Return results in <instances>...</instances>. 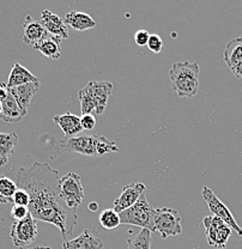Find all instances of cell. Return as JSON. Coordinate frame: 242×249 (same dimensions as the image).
<instances>
[{
  "mask_svg": "<svg viewBox=\"0 0 242 249\" xmlns=\"http://www.w3.org/2000/svg\"><path fill=\"white\" fill-rule=\"evenodd\" d=\"M60 176L48 163L36 162L28 168H20L16 185L30 196L29 213L35 220L49 223L58 228L64 242L74 232L78 223L77 210L70 209L60 196Z\"/></svg>",
  "mask_w": 242,
  "mask_h": 249,
  "instance_id": "6da1fadb",
  "label": "cell"
},
{
  "mask_svg": "<svg viewBox=\"0 0 242 249\" xmlns=\"http://www.w3.org/2000/svg\"><path fill=\"white\" fill-rule=\"evenodd\" d=\"M60 150L71 154H79L90 157H101L112 152H119L115 142L109 140L102 134L91 136H76L71 138H64L58 144Z\"/></svg>",
  "mask_w": 242,
  "mask_h": 249,
  "instance_id": "7a4b0ae2",
  "label": "cell"
},
{
  "mask_svg": "<svg viewBox=\"0 0 242 249\" xmlns=\"http://www.w3.org/2000/svg\"><path fill=\"white\" fill-rule=\"evenodd\" d=\"M173 90L179 97H193L199 89V65L197 62L179 61L168 73Z\"/></svg>",
  "mask_w": 242,
  "mask_h": 249,
  "instance_id": "3957f363",
  "label": "cell"
},
{
  "mask_svg": "<svg viewBox=\"0 0 242 249\" xmlns=\"http://www.w3.org/2000/svg\"><path fill=\"white\" fill-rule=\"evenodd\" d=\"M121 224L136 225L155 232V209L149 204L145 193L138 199L133 206L119 213Z\"/></svg>",
  "mask_w": 242,
  "mask_h": 249,
  "instance_id": "277c9868",
  "label": "cell"
},
{
  "mask_svg": "<svg viewBox=\"0 0 242 249\" xmlns=\"http://www.w3.org/2000/svg\"><path fill=\"white\" fill-rule=\"evenodd\" d=\"M12 243L19 249H27L34 245L37 237V224L29 213L24 219L16 220L10 231Z\"/></svg>",
  "mask_w": 242,
  "mask_h": 249,
  "instance_id": "5b68a950",
  "label": "cell"
},
{
  "mask_svg": "<svg viewBox=\"0 0 242 249\" xmlns=\"http://www.w3.org/2000/svg\"><path fill=\"white\" fill-rule=\"evenodd\" d=\"M60 196L66 202L67 206L72 210H77L84 199V188L82 185V178L76 173H67L60 178L59 183Z\"/></svg>",
  "mask_w": 242,
  "mask_h": 249,
  "instance_id": "8992f818",
  "label": "cell"
},
{
  "mask_svg": "<svg viewBox=\"0 0 242 249\" xmlns=\"http://www.w3.org/2000/svg\"><path fill=\"white\" fill-rule=\"evenodd\" d=\"M155 230L156 232H160L162 238L180 235L182 227L179 212L169 207L155 210Z\"/></svg>",
  "mask_w": 242,
  "mask_h": 249,
  "instance_id": "52a82bcc",
  "label": "cell"
},
{
  "mask_svg": "<svg viewBox=\"0 0 242 249\" xmlns=\"http://www.w3.org/2000/svg\"><path fill=\"white\" fill-rule=\"evenodd\" d=\"M202 196L205 202H206L209 210L211 211L212 216L221 218L225 224H228L231 228V230H234L239 236H242V228L238 224V222H236L235 218L231 214V212L229 211L228 207L215 196V193L209 187H203Z\"/></svg>",
  "mask_w": 242,
  "mask_h": 249,
  "instance_id": "ba28073f",
  "label": "cell"
},
{
  "mask_svg": "<svg viewBox=\"0 0 242 249\" xmlns=\"http://www.w3.org/2000/svg\"><path fill=\"white\" fill-rule=\"evenodd\" d=\"M145 191H147V187L142 182H133L124 186L120 196L116 198L113 202V209L118 213L124 212L125 210L133 206L138 201V199L145 193Z\"/></svg>",
  "mask_w": 242,
  "mask_h": 249,
  "instance_id": "9c48e42d",
  "label": "cell"
},
{
  "mask_svg": "<svg viewBox=\"0 0 242 249\" xmlns=\"http://www.w3.org/2000/svg\"><path fill=\"white\" fill-rule=\"evenodd\" d=\"M105 243L96 229H85L77 237L62 242L64 249H103Z\"/></svg>",
  "mask_w": 242,
  "mask_h": 249,
  "instance_id": "30bf717a",
  "label": "cell"
},
{
  "mask_svg": "<svg viewBox=\"0 0 242 249\" xmlns=\"http://www.w3.org/2000/svg\"><path fill=\"white\" fill-rule=\"evenodd\" d=\"M40 22L45 27V29L49 35L60 37L61 40L69 38V30H67V25L65 24L64 19L59 17V16L54 15L49 10H43L41 12Z\"/></svg>",
  "mask_w": 242,
  "mask_h": 249,
  "instance_id": "8fae6325",
  "label": "cell"
},
{
  "mask_svg": "<svg viewBox=\"0 0 242 249\" xmlns=\"http://www.w3.org/2000/svg\"><path fill=\"white\" fill-rule=\"evenodd\" d=\"M49 34L47 33L40 20L34 19L31 16H27L23 24V42L25 45L35 46L37 45L40 41L46 38Z\"/></svg>",
  "mask_w": 242,
  "mask_h": 249,
  "instance_id": "7c38bea8",
  "label": "cell"
},
{
  "mask_svg": "<svg viewBox=\"0 0 242 249\" xmlns=\"http://www.w3.org/2000/svg\"><path fill=\"white\" fill-rule=\"evenodd\" d=\"M40 80L38 82L28 83V84L19 85V87H15L9 89V92L14 96L16 102L18 103L20 108L28 113V109L30 107L31 100L34 96L40 90Z\"/></svg>",
  "mask_w": 242,
  "mask_h": 249,
  "instance_id": "4fadbf2b",
  "label": "cell"
},
{
  "mask_svg": "<svg viewBox=\"0 0 242 249\" xmlns=\"http://www.w3.org/2000/svg\"><path fill=\"white\" fill-rule=\"evenodd\" d=\"M112 91H113L112 83L93 80V95L96 106L95 115H102L105 113Z\"/></svg>",
  "mask_w": 242,
  "mask_h": 249,
  "instance_id": "5bb4252c",
  "label": "cell"
},
{
  "mask_svg": "<svg viewBox=\"0 0 242 249\" xmlns=\"http://www.w3.org/2000/svg\"><path fill=\"white\" fill-rule=\"evenodd\" d=\"M53 121L60 127V129L64 132L65 138H71V137L78 136V133L83 131L82 124H80V118L74 115L72 113H65L61 115H56L53 118Z\"/></svg>",
  "mask_w": 242,
  "mask_h": 249,
  "instance_id": "9a60e30c",
  "label": "cell"
},
{
  "mask_svg": "<svg viewBox=\"0 0 242 249\" xmlns=\"http://www.w3.org/2000/svg\"><path fill=\"white\" fill-rule=\"evenodd\" d=\"M2 110L0 114V119L5 123H18L27 116V111L23 110L16 102L14 96L9 93L6 98L1 102Z\"/></svg>",
  "mask_w": 242,
  "mask_h": 249,
  "instance_id": "2e32d148",
  "label": "cell"
},
{
  "mask_svg": "<svg viewBox=\"0 0 242 249\" xmlns=\"http://www.w3.org/2000/svg\"><path fill=\"white\" fill-rule=\"evenodd\" d=\"M61 41L60 37L48 35L33 48L42 53L46 58L51 59V60H58L61 56Z\"/></svg>",
  "mask_w": 242,
  "mask_h": 249,
  "instance_id": "e0dca14e",
  "label": "cell"
},
{
  "mask_svg": "<svg viewBox=\"0 0 242 249\" xmlns=\"http://www.w3.org/2000/svg\"><path fill=\"white\" fill-rule=\"evenodd\" d=\"M33 82H38V78L33 74L28 69H25L24 66H22L18 62H15L12 65L11 72H10L9 80H7L6 85L9 89L15 87H19V85L28 84V83Z\"/></svg>",
  "mask_w": 242,
  "mask_h": 249,
  "instance_id": "ac0fdd59",
  "label": "cell"
},
{
  "mask_svg": "<svg viewBox=\"0 0 242 249\" xmlns=\"http://www.w3.org/2000/svg\"><path fill=\"white\" fill-rule=\"evenodd\" d=\"M64 22L66 25H70L74 30L85 31L93 29L96 27V22L93 19V17L88 14L79 11H70L67 12L64 18Z\"/></svg>",
  "mask_w": 242,
  "mask_h": 249,
  "instance_id": "d6986e66",
  "label": "cell"
},
{
  "mask_svg": "<svg viewBox=\"0 0 242 249\" xmlns=\"http://www.w3.org/2000/svg\"><path fill=\"white\" fill-rule=\"evenodd\" d=\"M18 142L16 133H0V167L6 165L9 158L14 155L15 147Z\"/></svg>",
  "mask_w": 242,
  "mask_h": 249,
  "instance_id": "ffe728a7",
  "label": "cell"
},
{
  "mask_svg": "<svg viewBox=\"0 0 242 249\" xmlns=\"http://www.w3.org/2000/svg\"><path fill=\"white\" fill-rule=\"evenodd\" d=\"M223 58H224L225 64L230 70L242 62V37L229 41L225 46Z\"/></svg>",
  "mask_w": 242,
  "mask_h": 249,
  "instance_id": "44dd1931",
  "label": "cell"
},
{
  "mask_svg": "<svg viewBox=\"0 0 242 249\" xmlns=\"http://www.w3.org/2000/svg\"><path fill=\"white\" fill-rule=\"evenodd\" d=\"M78 100H79L80 103L82 115H85V114H93V115H95L96 106L93 95V82H89L85 87H83V89H80L78 91Z\"/></svg>",
  "mask_w": 242,
  "mask_h": 249,
  "instance_id": "7402d4cb",
  "label": "cell"
},
{
  "mask_svg": "<svg viewBox=\"0 0 242 249\" xmlns=\"http://www.w3.org/2000/svg\"><path fill=\"white\" fill-rule=\"evenodd\" d=\"M17 189L15 181L7 176H0V204H14V194Z\"/></svg>",
  "mask_w": 242,
  "mask_h": 249,
  "instance_id": "603a6c76",
  "label": "cell"
},
{
  "mask_svg": "<svg viewBox=\"0 0 242 249\" xmlns=\"http://www.w3.org/2000/svg\"><path fill=\"white\" fill-rule=\"evenodd\" d=\"M127 249H151V231L147 229L140 230L137 235L127 240Z\"/></svg>",
  "mask_w": 242,
  "mask_h": 249,
  "instance_id": "cb8c5ba5",
  "label": "cell"
},
{
  "mask_svg": "<svg viewBox=\"0 0 242 249\" xmlns=\"http://www.w3.org/2000/svg\"><path fill=\"white\" fill-rule=\"evenodd\" d=\"M100 224L107 230L115 229L121 224L120 216L114 209H107L100 214Z\"/></svg>",
  "mask_w": 242,
  "mask_h": 249,
  "instance_id": "d4e9b609",
  "label": "cell"
},
{
  "mask_svg": "<svg viewBox=\"0 0 242 249\" xmlns=\"http://www.w3.org/2000/svg\"><path fill=\"white\" fill-rule=\"evenodd\" d=\"M231 232H233L231 228L229 227L228 224H225L224 222H222V224L218 227L217 233H216L215 245H213V247L218 248V249L224 248L225 246H227L229 237L231 236Z\"/></svg>",
  "mask_w": 242,
  "mask_h": 249,
  "instance_id": "484cf974",
  "label": "cell"
},
{
  "mask_svg": "<svg viewBox=\"0 0 242 249\" xmlns=\"http://www.w3.org/2000/svg\"><path fill=\"white\" fill-rule=\"evenodd\" d=\"M163 40L161 38L160 35H156V34H151L149 38V42H148V48L152 52V53L158 54L163 51Z\"/></svg>",
  "mask_w": 242,
  "mask_h": 249,
  "instance_id": "4316f807",
  "label": "cell"
},
{
  "mask_svg": "<svg viewBox=\"0 0 242 249\" xmlns=\"http://www.w3.org/2000/svg\"><path fill=\"white\" fill-rule=\"evenodd\" d=\"M30 202V196L28 194V192H25L24 189L18 188L14 194V205H18V206H25L28 207Z\"/></svg>",
  "mask_w": 242,
  "mask_h": 249,
  "instance_id": "83f0119b",
  "label": "cell"
},
{
  "mask_svg": "<svg viewBox=\"0 0 242 249\" xmlns=\"http://www.w3.org/2000/svg\"><path fill=\"white\" fill-rule=\"evenodd\" d=\"M151 34L145 29H139L134 34V41H136L137 46L144 47L148 46V42H149V38Z\"/></svg>",
  "mask_w": 242,
  "mask_h": 249,
  "instance_id": "f1b7e54d",
  "label": "cell"
},
{
  "mask_svg": "<svg viewBox=\"0 0 242 249\" xmlns=\"http://www.w3.org/2000/svg\"><path fill=\"white\" fill-rule=\"evenodd\" d=\"M29 214V210L25 206H18V205H14L11 210V217L16 220H22Z\"/></svg>",
  "mask_w": 242,
  "mask_h": 249,
  "instance_id": "f546056e",
  "label": "cell"
},
{
  "mask_svg": "<svg viewBox=\"0 0 242 249\" xmlns=\"http://www.w3.org/2000/svg\"><path fill=\"white\" fill-rule=\"evenodd\" d=\"M80 124L82 128L85 131H91L96 124V118L93 114H85V115L80 116Z\"/></svg>",
  "mask_w": 242,
  "mask_h": 249,
  "instance_id": "4dcf8cb0",
  "label": "cell"
},
{
  "mask_svg": "<svg viewBox=\"0 0 242 249\" xmlns=\"http://www.w3.org/2000/svg\"><path fill=\"white\" fill-rule=\"evenodd\" d=\"M9 88H7L6 83L0 82V102H2L9 96Z\"/></svg>",
  "mask_w": 242,
  "mask_h": 249,
  "instance_id": "1f68e13d",
  "label": "cell"
},
{
  "mask_svg": "<svg viewBox=\"0 0 242 249\" xmlns=\"http://www.w3.org/2000/svg\"><path fill=\"white\" fill-rule=\"evenodd\" d=\"M231 72H233L234 76L236 78H242V62L238 64L236 66H234L233 69H231Z\"/></svg>",
  "mask_w": 242,
  "mask_h": 249,
  "instance_id": "d6a6232c",
  "label": "cell"
},
{
  "mask_svg": "<svg viewBox=\"0 0 242 249\" xmlns=\"http://www.w3.org/2000/svg\"><path fill=\"white\" fill-rule=\"evenodd\" d=\"M88 207H89L90 211L96 212V211H97V209H98V204H97V202H90L89 206H88Z\"/></svg>",
  "mask_w": 242,
  "mask_h": 249,
  "instance_id": "836d02e7",
  "label": "cell"
},
{
  "mask_svg": "<svg viewBox=\"0 0 242 249\" xmlns=\"http://www.w3.org/2000/svg\"><path fill=\"white\" fill-rule=\"evenodd\" d=\"M33 249H53L51 247H42V246H37V247H34Z\"/></svg>",
  "mask_w": 242,
  "mask_h": 249,
  "instance_id": "e575fe53",
  "label": "cell"
},
{
  "mask_svg": "<svg viewBox=\"0 0 242 249\" xmlns=\"http://www.w3.org/2000/svg\"><path fill=\"white\" fill-rule=\"evenodd\" d=\"M1 110H2V106H1V102H0V114H1Z\"/></svg>",
  "mask_w": 242,
  "mask_h": 249,
  "instance_id": "d590c367",
  "label": "cell"
},
{
  "mask_svg": "<svg viewBox=\"0 0 242 249\" xmlns=\"http://www.w3.org/2000/svg\"><path fill=\"white\" fill-rule=\"evenodd\" d=\"M2 219V218H1V216H0V220H1Z\"/></svg>",
  "mask_w": 242,
  "mask_h": 249,
  "instance_id": "8d00e7d4",
  "label": "cell"
}]
</instances>
